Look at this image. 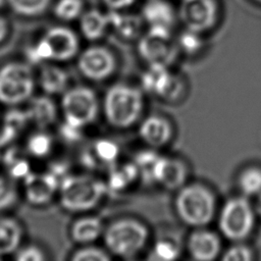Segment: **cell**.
Returning a JSON list of instances; mask_svg holds the SVG:
<instances>
[{"mask_svg":"<svg viewBox=\"0 0 261 261\" xmlns=\"http://www.w3.org/2000/svg\"><path fill=\"white\" fill-rule=\"evenodd\" d=\"M107 193L105 182L90 174H67L59 186L61 207L71 213L88 212L96 208Z\"/></svg>","mask_w":261,"mask_h":261,"instance_id":"6da1fadb","label":"cell"},{"mask_svg":"<svg viewBox=\"0 0 261 261\" xmlns=\"http://www.w3.org/2000/svg\"><path fill=\"white\" fill-rule=\"evenodd\" d=\"M8 176L12 179H24L32 171L31 165L24 154L11 149L3 157Z\"/></svg>","mask_w":261,"mask_h":261,"instance_id":"83f0119b","label":"cell"},{"mask_svg":"<svg viewBox=\"0 0 261 261\" xmlns=\"http://www.w3.org/2000/svg\"><path fill=\"white\" fill-rule=\"evenodd\" d=\"M103 239L110 254L121 258H130L145 248L149 231L139 220L122 218L111 222L104 228Z\"/></svg>","mask_w":261,"mask_h":261,"instance_id":"277c9868","label":"cell"},{"mask_svg":"<svg viewBox=\"0 0 261 261\" xmlns=\"http://www.w3.org/2000/svg\"><path fill=\"white\" fill-rule=\"evenodd\" d=\"M7 32H8V27L6 21L2 17H0V43L6 38Z\"/></svg>","mask_w":261,"mask_h":261,"instance_id":"ab89813d","label":"cell"},{"mask_svg":"<svg viewBox=\"0 0 261 261\" xmlns=\"http://www.w3.org/2000/svg\"><path fill=\"white\" fill-rule=\"evenodd\" d=\"M139 134L149 147L160 148L169 143L173 130L167 119L159 115H151L142 121Z\"/></svg>","mask_w":261,"mask_h":261,"instance_id":"9a60e30c","label":"cell"},{"mask_svg":"<svg viewBox=\"0 0 261 261\" xmlns=\"http://www.w3.org/2000/svg\"><path fill=\"white\" fill-rule=\"evenodd\" d=\"M18 199L14 179L0 175V213L12 208Z\"/></svg>","mask_w":261,"mask_h":261,"instance_id":"d6a6232c","label":"cell"},{"mask_svg":"<svg viewBox=\"0 0 261 261\" xmlns=\"http://www.w3.org/2000/svg\"><path fill=\"white\" fill-rule=\"evenodd\" d=\"M141 15L149 27H163L172 30L177 11L168 0H147L142 7Z\"/></svg>","mask_w":261,"mask_h":261,"instance_id":"2e32d148","label":"cell"},{"mask_svg":"<svg viewBox=\"0 0 261 261\" xmlns=\"http://www.w3.org/2000/svg\"><path fill=\"white\" fill-rule=\"evenodd\" d=\"M219 6L216 0H181L178 19L186 29L197 33L211 30L217 21Z\"/></svg>","mask_w":261,"mask_h":261,"instance_id":"9c48e42d","label":"cell"},{"mask_svg":"<svg viewBox=\"0 0 261 261\" xmlns=\"http://www.w3.org/2000/svg\"><path fill=\"white\" fill-rule=\"evenodd\" d=\"M253 259V251L243 244H236L231 246L222 256V260L224 261H251Z\"/></svg>","mask_w":261,"mask_h":261,"instance_id":"8d00e7d4","label":"cell"},{"mask_svg":"<svg viewBox=\"0 0 261 261\" xmlns=\"http://www.w3.org/2000/svg\"><path fill=\"white\" fill-rule=\"evenodd\" d=\"M255 213V209L244 197L229 199L223 205L218 218L221 233L233 242L245 240L254 229Z\"/></svg>","mask_w":261,"mask_h":261,"instance_id":"52a82bcc","label":"cell"},{"mask_svg":"<svg viewBox=\"0 0 261 261\" xmlns=\"http://www.w3.org/2000/svg\"><path fill=\"white\" fill-rule=\"evenodd\" d=\"M201 35L202 34L189 29H186L180 33L176 39L179 52L187 55L197 54L203 48V39Z\"/></svg>","mask_w":261,"mask_h":261,"instance_id":"836d02e7","label":"cell"},{"mask_svg":"<svg viewBox=\"0 0 261 261\" xmlns=\"http://www.w3.org/2000/svg\"><path fill=\"white\" fill-rule=\"evenodd\" d=\"M14 255V258L18 261H42L47 259L45 252L36 245H28L19 248Z\"/></svg>","mask_w":261,"mask_h":261,"instance_id":"74e56055","label":"cell"},{"mask_svg":"<svg viewBox=\"0 0 261 261\" xmlns=\"http://www.w3.org/2000/svg\"><path fill=\"white\" fill-rule=\"evenodd\" d=\"M142 93L124 84L111 86L103 99V112L107 122L117 128L132 126L143 111Z\"/></svg>","mask_w":261,"mask_h":261,"instance_id":"7a4b0ae2","label":"cell"},{"mask_svg":"<svg viewBox=\"0 0 261 261\" xmlns=\"http://www.w3.org/2000/svg\"><path fill=\"white\" fill-rule=\"evenodd\" d=\"M179 255V247L174 242L167 239H160L153 245L148 258L157 261H172L176 260Z\"/></svg>","mask_w":261,"mask_h":261,"instance_id":"4dcf8cb0","label":"cell"},{"mask_svg":"<svg viewBox=\"0 0 261 261\" xmlns=\"http://www.w3.org/2000/svg\"><path fill=\"white\" fill-rule=\"evenodd\" d=\"M141 84L146 92L166 101L177 99L182 92V81L165 65H148Z\"/></svg>","mask_w":261,"mask_h":261,"instance_id":"30bf717a","label":"cell"},{"mask_svg":"<svg viewBox=\"0 0 261 261\" xmlns=\"http://www.w3.org/2000/svg\"><path fill=\"white\" fill-rule=\"evenodd\" d=\"M110 27L125 40H134L141 36L145 23L142 15L124 13L121 10H110L108 12Z\"/></svg>","mask_w":261,"mask_h":261,"instance_id":"44dd1931","label":"cell"},{"mask_svg":"<svg viewBox=\"0 0 261 261\" xmlns=\"http://www.w3.org/2000/svg\"><path fill=\"white\" fill-rule=\"evenodd\" d=\"M60 110L64 122L85 128L98 117L100 103L96 93L85 86L67 89L60 101Z\"/></svg>","mask_w":261,"mask_h":261,"instance_id":"8992f818","label":"cell"},{"mask_svg":"<svg viewBox=\"0 0 261 261\" xmlns=\"http://www.w3.org/2000/svg\"><path fill=\"white\" fill-rule=\"evenodd\" d=\"M30 123L25 110H12L8 112L3 121L2 133L0 134V146L10 143Z\"/></svg>","mask_w":261,"mask_h":261,"instance_id":"4316f807","label":"cell"},{"mask_svg":"<svg viewBox=\"0 0 261 261\" xmlns=\"http://www.w3.org/2000/svg\"><path fill=\"white\" fill-rule=\"evenodd\" d=\"M60 181L52 171L31 172L23 179L25 199L34 206L47 205L58 196Z\"/></svg>","mask_w":261,"mask_h":261,"instance_id":"7c38bea8","label":"cell"},{"mask_svg":"<svg viewBox=\"0 0 261 261\" xmlns=\"http://www.w3.org/2000/svg\"><path fill=\"white\" fill-rule=\"evenodd\" d=\"M21 223L10 216L0 215V258L15 254L23 240Z\"/></svg>","mask_w":261,"mask_h":261,"instance_id":"d6986e66","label":"cell"},{"mask_svg":"<svg viewBox=\"0 0 261 261\" xmlns=\"http://www.w3.org/2000/svg\"><path fill=\"white\" fill-rule=\"evenodd\" d=\"M137 178H139V174L134 162L120 165L115 163L109 167L105 186L107 191L119 193L129 188Z\"/></svg>","mask_w":261,"mask_h":261,"instance_id":"603a6c76","label":"cell"},{"mask_svg":"<svg viewBox=\"0 0 261 261\" xmlns=\"http://www.w3.org/2000/svg\"><path fill=\"white\" fill-rule=\"evenodd\" d=\"M109 252L104 251L101 248L91 246L90 245H84L80 249H77L75 252H73L71 256V260L73 261H106L110 259Z\"/></svg>","mask_w":261,"mask_h":261,"instance_id":"d590c367","label":"cell"},{"mask_svg":"<svg viewBox=\"0 0 261 261\" xmlns=\"http://www.w3.org/2000/svg\"><path fill=\"white\" fill-rule=\"evenodd\" d=\"M80 27L85 38L92 41L98 40L110 28L108 13H103L97 9L89 10L81 15Z\"/></svg>","mask_w":261,"mask_h":261,"instance_id":"d4e9b609","label":"cell"},{"mask_svg":"<svg viewBox=\"0 0 261 261\" xmlns=\"http://www.w3.org/2000/svg\"><path fill=\"white\" fill-rule=\"evenodd\" d=\"M104 232V225L98 216L87 215L77 218L70 226V238L81 246L94 243Z\"/></svg>","mask_w":261,"mask_h":261,"instance_id":"ffe728a7","label":"cell"},{"mask_svg":"<svg viewBox=\"0 0 261 261\" xmlns=\"http://www.w3.org/2000/svg\"><path fill=\"white\" fill-rule=\"evenodd\" d=\"M238 185L245 196H256L261 193V168L249 167L243 170L238 178Z\"/></svg>","mask_w":261,"mask_h":261,"instance_id":"f546056e","label":"cell"},{"mask_svg":"<svg viewBox=\"0 0 261 261\" xmlns=\"http://www.w3.org/2000/svg\"><path fill=\"white\" fill-rule=\"evenodd\" d=\"M174 206L182 222L195 228L205 227L214 217L215 197L208 188L192 184L179 189Z\"/></svg>","mask_w":261,"mask_h":261,"instance_id":"3957f363","label":"cell"},{"mask_svg":"<svg viewBox=\"0 0 261 261\" xmlns=\"http://www.w3.org/2000/svg\"><path fill=\"white\" fill-rule=\"evenodd\" d=\"M118 155L119 148L115 142L108 139H100L93 144L87 153V164L110 167L116 163Z\"/></svg>","mask_w":261,"mask_h":261,"instance_id":"cb8c5ba5","label":"cell"},{"mask_svg":"<svg viewBox=\"0 0 261 261\" xmlns=\"http://www.w3.org/2000/svg\"><path fill=\"white\" fill-rule=\"evenodd\" d=\"M138 52L148 65L170 66L175 61L179 49L170 29L149 27L148 32L139 39Z\"/></svg>","mask_w":261,"mask_h":261,"instance_id":"ba28073f","label":"cell"},{"mask_svg":"<svg viewBox=\"0 0 261 261\" xmlns=\"http://www.w3.org/2000/svg\"><path fill=\"white\" fill-rule=\"evenodd\" d=\"M110 10H123L134 5L137 0H102Z\"/></svg>","mask_w":261,"mask_h":261,"instance_id":"f35d334b","label":"cell"},{"mask_svg":"<svg viewBox=\"0 0 261 261\" xmlns=\"http://www.w3.org/2000/svg\"><path fill=\"white\" fill-rule=\"evenodd\" d=\"M77 68L86 79L101 82L113 74L116 68V60L109 49L102 46H91L80 54Z\"/></svg>","mask_w":261,"mask_h":261,"instance_id":"8fae6325","label":"cell"},{"mask_svg":"<svg viewBox=\"0 0 261 261\" xmlns=\"http://www.w3.org/2000/svg\"><path fill=\"white\" fill-rule=\"evenodd\" d=\"M68 73L60 66L45 64L39 74V84L48 96L63 94L68 89Z\"/></svg>","mask_w":261,"mask_h":261,"instance_id":"7402d4cb","label":"cell"},{"mask_svg":"<svg viewBox=\"0 0 261 261\" xmlns=\"http://www.w3.org/2000/svg\"><path fill=\"white\" fill-rule=\"evenodd\" d=\"M254 209H255V212L257 213V215L261 218V193L258 195Z\"/></svg>","mask_w":261,"mask_h":261,"instance_id":"60d3db41","label":"cell"},{"mask_svg":"<svg viewBox=\"0 0 261 261\" xmlns=\"http://www.w3.org/2000/svg\"><path fill=\"white\" fill-rule=\"evenodd\" d=\"M53 147V140L45 129H38L32 134L25 144L27 154L35 158H44L48 156Z\"/></svg>","mask_w":261,"mask_h":261,"instance_id":"f1b7e54d","label":"cell"},{"mask_svg":"<svg viewBox=\"0 0 261 261\" xmlns=\"http://www.w3.org/2000/svg\"><path fill=\"white\" fill-rule=\"evenodd\" d=\"M161 155L153 150H144L139 152L134 160L137 167L139 178L146 184L156 182V171Z\"/></svg>","mask_w":261,"mask_h":261,"instance_id":"484cf974","label":"cell"},{"mask_svg":"<svg viewBox=\"0 0 261 261\" xmlns=\"http://www.w3.org/2000/svg\"><path fill=\"white\" fill-rule=\"evenodd\" d=\"M253 1H255V2H257V3H260V4H261V0H253Z\"/></svg>","mask_w":261,"mask_h":261,"instance_id":"7bdbcfd3","label":"cell"},{"mask_svg":"<svg viewBox=\"0 0 261 261\" xmlns=\"http://www.w3.org/2000/svg\"><path fill=\"white\" fill-rule=\"evenodd\" d=\"M188 177L186 164L175 158L161 156L155 180L167 190H177L185 186Z\"/></svg>","mask_w":261,"mask_h":261,"instance_id":"e0dca14e","label":"cell"},{"mask_svg":"<svg viewBox=\"0 0 261 261\" xmlns=\"http://www.w3.org/2000/svg\"><path fill=\"white\" fill-rule=\"evenodd\" d=\"M82 0H58L54 6V14L61 20L70 21L82 15Z\"/></svg>","mask_w":261,"mask_h":261,"instance_id":"e575fe53","label":"cell"},{"mask_svg":"<svg viewBox=\"0 0 261 261\" xmlns=\"http://www.w3.org/2000/svg\"><path fill=\"white\" fill-rule=\"evenodd\" d=\"M188 251L192 258L199 261H211L221 251V242L216 233L205 227L196 228L188 239Z\"/></svg>","mask_w":261,"mask_h":261,"instance_id":"5bb4252c","label":"cell"},{"mask_svg":"<svg viewBox=\"0 0 261 261\" xmlns=\"http://www.w3.org/2000/svg\"><path fill=\"white\" fill-rule=\"evenodd\" d=\"M11 9L22 16H37L45 12L50 0H7Z\"/></svg>","mask_w":261,"mask_h":261,"instance_id":"1f68e13d","label":"cell"},{"mask_svg":"<svg viewBox=\"0 0 261 261\" xmlns=\"http://www.w3.org/2000/svg\"><path fill=\"white\" fill-rule=\"evenodd\" d=\"M35 90L31 67L22 62H8L0 67V103L17 106L29 101Z\"/></svg>","mask_w":261,"mask_h":261,"instance_id":"5b68a950","label":"cell"},{"mask_svg":"<svg viewBox=\"0 0 261 261\" xmlns=\"http://www.w3.org/2000/svg\"><path fill=\"white\" fill-rule=\"evenodd\" d=\"M5 1H6V0H0V7L5 3Z\"/></svg>","mask_w":261,"mask_h":261,"instance_id":"b9f144b4","label":"cell"},{"mask_svg":"<svg viewBox=\"0 0 261 261\" xmlns=\"http://www.w3.org/2000/svg\"><path fill=\"white\" fill-rule=\"evenodd\" d=\"M42 38L49 47L51 61H67L73 58L79 52V39L76 35L66 27H53L49 29Z\"/></svg>","mask_w":261,"mask_h":261,"instance_id":"4fadbf2b","label":"cell"},{"mask_svg":"<svg viewBox=\"0 0 261 261\" xmlns=\"http://www.w3.org/2000/svg\"><path fill=\"white\" fill-rule=\"evenodd\" d=\"M25 112L30 123L39 129H46L56 121L58 109L50 97L39 96L29 100Z\"/></svg>","mask_w":261,"mask_h":261,"instance_id":"ac0fdd59","label":"cell"},{"mask_svg":"<svg viewBox=\"0 0 261 261\" xmlns=\"http://www.w3.org/2000/svg\"><path fill=\"white\" fill-rule=\"evenodd\" d=\"M2 160V155H1V153H0V161Z\"/></svg>","mask_w":261,"mask_h":261,"instance_id":"ee69618b","label":"cell"}]
</instances>
